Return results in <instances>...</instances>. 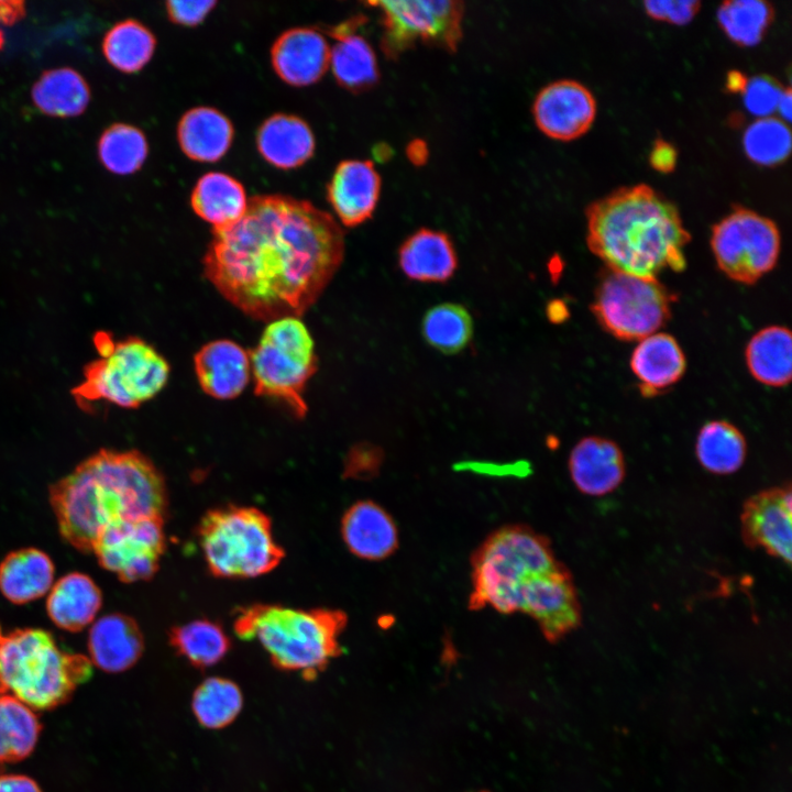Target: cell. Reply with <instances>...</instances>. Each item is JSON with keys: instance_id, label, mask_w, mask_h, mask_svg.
<instances>
[{"instance_id": "1", "label": "cell", "mask_w": 792, "mask_h": 792, "mask_svg": "<svg viewBox=\"0 0 792 792\" xmlns=\"http://www.w3.org/2000/svg\"><path fill=\"white\" fill-rule=\"evenodd\" d=\"M344 234L333 217L286 195L248 199L242 218L212 230L204 272L249 317L271 322L301 316L341 265Z\"/></svg>"}, {"instance_id": "2", "label": "cell", "mask_w": 792, "mask_h": 792, "mask_svg": "<svg viewBox=\"0 0 792 792\" xmlns=\"http://www.w3.org/2000/svg\"><path fill=\"white\" fill-rule=\"evenodd\" d=\"M50 504L62 538L91 553L98 535L124 519L161 518L167 510L165 480L138 450L100 449L50 486Z\"/></svg>"}, {"instance_id": "3", "label": "cell", "mask_w": 792, "mask_h": 792, "mask_svg": "<svg viewBox=\"0 0 792 792\" xmlns=\"http://www.w3.org/2000/svg\"><path fill=\"white\" fill-rule=\"evenodd\" d=\"M588 249L608 270L658 279L682 272L691 235L676 207L648 185L623 187L586 210Z\"/></svg>"}, {"instance_id": "4", "label": "cell", "mask_w": 792, "mask_h": 792, "mask_svg": "<svg viewBox=\"0 0 792 792\" xmlns=\"http://www.w3.org/2000/svg\"><path fill=\"white\" fill-rule=\"evenodd\" d=\"M346 622L339 609L255 604L239 610L233 627L241 639L257 640L276 668L312 680L341 652Z\"/></svg>"}, {"instance_id": "5", "label": "cell", "mask_w": 792, "mask_h": 792, "mask_svg": "<svg viewBox=\"0 0 792 792\" xmlns=\"http://www.w3.org/2000/svg\"><path fill=\"white\" fill-rule=\"evenodd\" d=\"M92 669L88 657L64 650L45 629L6 632L0 626V695L32 710H52L66 703Z\"/></svg>"}, {"instance_id": "6", "label": "cell", "mask_w": 792, "mask_h": 792, "mask_svg": "<svg viewBox=\"0 0 792 792\" xmlns=\"http://www.w3.org/2000/svg\"><path fill=\"white\" fill-rule=\"evenodd\" d=\"M469 607H492L502 614L518 609L522 585L532 576L561 565L549 540L522 525L502 527L475 550Z\"/></svg>"}, {"instance_id": "7", "label": "cell", "mask_w": 792, "mask_h": 792, "mask_svg": "<svg viewBox=\"0 0 792 792\" xmlns=\"http://www.w3.org/2000/svg\"><path fill=\"white\" fill-rule=\"evenodd\" d=\"M198 538L210 572L222 579H249L274 570L284 558L270 517L255 507L228 505L205 514Z\"/></svg>"}, {"instance_id": "8", "label": "cell", "mask_w": 792, "mask_h": 792, "mask_svg": "<svg viewBox=\"0 0 792 792\" xmlns=\"http://www.w3.org/2000/svg\"><path fill=\"white\" fill-rule=\"evenodd\" d=\"M169 371L168 362L150 343L129 337L87 363L84 380L72 394L87 410L97 402L133 409L164 388Z\"/></svg>"}, {"instance_id": "9", "label": "cell", "mask_w": 792, "mask_h": 792, "mask_svg": "<svg viewBox=\"0 0 792 792\" xmlns=\"http://www.w3.org/2000/svg\"><path fill=\"white\" fill-rule=\"evenodd\" d=\"M254 393L287 404L298 418L307 414L304 391L317 371L314 340L297 317L271 321L249 352Z\"/></svg>"}, {"instance_id": "10", "label": "cell", "mask_w": 792, "mask_h": 792, "mask_svg": "<svg viewBox=\"0 0 792 792\" xmlns=\"http://www.w3.org/2000/svg\"><path fill=\"white\" fill-rule=\"evenodd\" d=\"M674 296L658 279L612 270L601 275L591 310L619 340H641L667 323Z\"/></svg>"}, {"instance_id": "11", "label": "cell", "mask_w": 792, "mask_h": 792, "mask_svg": "<svg viewBox=\"0 0 792 792\" xmlns=\"http://www.w3.org/2000/svg\"><path fill=\"white\" fill-rule=\"evenodd\" d=\"M381 11V48L397 59L417 43L455 52L462 38L463 1L396 0L370 1Z\"/></svg>"}, {"instance_id": "12", "label": "cell", "mask_w": 792, "mask_h": 792, "mask_svg": "<svg viewBox=\"0 0 792 792\" xmlns=\"http://www.w3.org/2000/svg\"><path fill=\"white\" fill-rule=\"evenodd\" d=\"M781 237L777 224L737 207L712 230L711 248L718 268L730 279L754 284L777 264Z\"/></svg>"}, {"instance_id": "13", "label": "cell", "mask_w": 792, "mask_h": 792, "mask_svg": "<svg viewBox=\"0 0 792 792\" xmlns=\"http://www.w3.org/2000/svg\"><path fill=\"white\" fill-rule=\"evenodd\" d=\"M163 522L151 517L114 521L98 535L91 553L122 582L150 580L166 547Z\"/></svg>"}, {"instance_id": "14", "label": "cell", "mask_w": 792, "mask_h": 792, "mask_svg": "<svg viewBox=\"0 0 792 792\" xmlns=\"http://www.w3.org/2000/svg\"><path fill=\"white\" fill-rule=\"evenodd\" d=\"M532 617L549 641H558L581 624V605L570 572L557 569L530 578L521 587L518 609Z\"/></svg>"}, {"instance_id": "15", "label": "cell", "mask_w": 792, "mask_h": 792, "mask_svg": "<svg viewBox=\"0 0 792 792\" xmlns=\"http://www.w3.org/2000/svg\"><path fill=\"white\" fill-rule=\"evenodd\" d=\"M740 532L750 548L763 549L787 564L792 560V492L771 487L749 497L740 515Z\"/></svg>"}, {"instance_id": "16", "label": "cell", "mask_w": 792, "mask_h": 792, "mask_svg": "<svg viewBox=\"0 0 792 792\" xmlns=\"http://www.w3.org/2000/svg\"><path fill=\"white\" fill-rule=\"evenodd\" d=\"M532 114L538 129L547 136L571 141L591 128L596 116V101L581 82L557 80L538 92Z\"/></svg>"}, {"instance_id": "17", "label": "cell", "mask_w": 792, "mask_h": 792, "mask_svg": "<svg viewBox=\"0 0 792 792\" xmlns=\"http://www.w3.org/2000/svg\"><path fill=\"white\" fill-rule=\"evenodd\" d=\"M271 62L283 81L295 87L309 86L328 70L330 46L323 34L314 28H292L273 43Z\"/></svg>"}, {"instance_id": "18", "label": "cell", "mask_w": 792, "mask_h": 792, "mask_svg": "<svg viewBox=\"0 0 792 792\" xmlns=\"http://www.w3.org/2000/svg\"><path fill=\"white\" fill-rule=\"evenodd\" d=\"M381 186V176L373 162L344 160L328 183L327 199L345 227H356L372 217Z\"/></svg>"}, {"instance_id": "19", "label": "cell", "mask_w": 792, "mask_h": 792, "mask_svg": "<svg viewBox=\"0 0 792 792\" xmlns=\"http://www.w3.org/2000/svg\"><path fill=\"white\" fill-rule=\"evenodd\" d=\"M569 472L581 493L603 496L622 484L626 466L623 452L616 442L588 436L582 438L571 450Z\"/></svg>"}, {"instance_id": "20", "label": "cell", "mask_w": 792, "mask_h": 792, "mask_svg": "<svg viewBox=\"0 0 792 792\" xmlns=\"http://www.w3.org/2000/svg\"><path fill=\"white\" fill-rule=\"evenodd\" d=\"M365 20L364 15L358 14L329 30V34L337 41L330 48L329 66L337 82L355 94L373 88L380 80L375 52L371 44L356 33L358 26Z\"/></svg>"}, {"instance_id": "21", "label": "cell", "mask_w": 792, "mask_h": 792, "mask_svg": "<svg viewBox=\"0 0 792 792\" xmlns=\"http://www.w3.org/2000/svg\"><path fill=\"white\" fill-rule=\"evenodd\" d=\"M201 389L217 399L238 397L251 377L250 354L232 340H216L202 345L194 356Z\"/></svg>"}, {"instance_id": "22", "label": "cell", "mask_w": 792, "mask_h": 792, "mask_svg": "<svg viewBox=\"0 0 792 792\" xmlns=\"http://www.w3.org/2000/svg\"><path fill=\"white\" fill-rule=\"evenodd\" d=\"M87 646L92 666L106 672L118 673L138 662L144 650V639L132 617L113 613L94 623Z\"/></svg>"}, {"instance_id": "23", "label": "cell", "mask_w": 792, "mask_h": 792, "mask_svg": "<svg viewBox=\"0 0 792 792\" xmlns=\"http://www.w3.org/2000/svg\"><path fill=\"white\" fill-rule=\"evenodd\" d=\"M341 534L348 549L364 560L386 559L398 546V530L392 516L372 501L358 502L345 512Z\"/></svg>"}, {"instance_id": "24", "label": "cell", "mask_w": 792, "mask_h": 792, "mask_svg": "<svg viewBox=\"0 0 792 792\" xmlns=\"http://www.w3.org/2000/svg\"><path fill=\"white\" fill-rule=\"evenodd\" d=\"M630 369L644 396L651 397L676 384L685 373L684 352L674 337L652 333L638 341Z\"/></svg>"}, {"instance_id": "25", "label": "cell", "mask_w": 792, "mask_h": 792, "mask_svg": "<svg viewBox=\"0 0 792 792\" xmlns=\"http://www.w3.org/2000/svg\"><path fill=\"white\" fill-rule=\"evenodd\" d=\"M256 147L271 165L292 169L311 158L316 141L305 120L294 114L275 113L257 129Z\"/></svg>"}, {"instance_id": "26", "label": "cell", "mask_w": 792, "mask_h": 792, "mask_svg": "<svg viewBox=\"0 0 792 792\" xmlns=\"http://www.w3.org/2000/svg\"><path fill=\"white\" fill-rule=\"evenodd\" d=\"M398 264L413 280L443 283L453 276L458 258L454 245L444 232L422 228L400 245Z\"/></svg>"}, {"instance_id": "27", "label": "cell", "mask_w": 792, "mask_h": 792, "mask_svg": "<svg viewBox=\"0 0 792 792\" xmlns=\"http://www.w3.org/2000/svg\"><path fill=\"white\" fill-rule=\"evenodd\" d=\"M234 128L227 116L212 107L187 110L177 125V140L183 153L197 162H217L229 151Z\"/></svg>"}, {"instance_id": "28", "label": "cell", "mask_w": 792, "mask_h": 792, "mask_svg": "<svg viewBox=\"0 0 792 792\" xmlns=\"http://www.w3.org/2000/svg\"><path fill=\"white\" fill-rule=\"evenodd\" d=\"M101 604L102 594L94 580L84 573L72 572L51 587L46 610L57 627L76 632L94 622Z\"/></svg>"}, {"instance_id": "29", "label": "cell", "mask_w": 792, "mask_h": 792, "mask_svg": "<svg viewBox=\"0 0 792 792\" xmlns=\"http://www.w3.org/2000/svg\"><path fill=\"white\" fill-rule=\"evenodd\" d=\"M54 563L36 548L10 552L0 563V592L14 604H25L50 592Z\"/></svg>"}, {"instance_id": "30", "label": "cell", "mask_w": 792, "mask_h": 792, "mask_svg": "<svg viewBox=\"0 0 792 792\" xmlns=\"http://www.w3.org/2000/svg\"><path fill=\"white\" fill-rule=\"evenodd\" d=\"M190 205L194 212L210 223L213 230H221L242 218L248 197L243 185L231 175L209 172L197 180Z\"/></svg>"}, {"instance_id": "31", "label": "cell", "mask_w": 792, "mask_h": 792, "mask_svg": "<svg viewBox=\"0 0 792 792\" xmlns=\"http://www.w3.org/2000/svg\"><path fill=\"white\" fill-rule=\"evenodd\" d=\"M747 367L755 380L771 387L790 383L792 338L788 328L770 326L755 333L745 350Z\"/></svg>"}, {"instance_id": "32", "label": "cell", "mask_w": 792, "mask_h": 792, "mask_svg": "<svg viewBox=\"0 0 792 792\" xmlns=\"http://www.w3.org/2000/svg\"><path fill=\"white\" fill-rule=\"evenodd\" d=\"M695 454L698 463L710 473L728 475L738 471L747 455V443L741 431L726 420H712L700 429Z\"/></svg>"}, {"instance_id": "33", "label": "cell", "mask_w": 792, "mask_h": 792, "mask_svg": "<svg viewBox=\"0 0 792 792\" xmlns=\"http://www.w3.org/2000/svg\"><path fill=\"white\" fill-rule=\"evenodd\" d=\"M85 79L72 68L51 69L42 74L32 89L35 106L54 117L80 114L89 102Z\"/></svg>"}, {"instance_id": "34", "label": "cell", "mask_w": 792, "mask_h": 792, "mask_svg": "<svg viewBox=\"0 0 792 792\" xmlns=\"http://www.w3.org/2000/svg\"><path fill=\"white\" fill-rule=\"evenodd\" d=\"M168 637L174 650L199 669L216 664L230 649V639L223 628L209 619L175 626Z\"/></svg>"}, {"instance_id": "35", "label": "cell", "mask_w": 792, "mask_h": 792, "mask_svg": "<svg viewBox=\"0 0 792 792\" xmlns=\"http://www.w3.org/2000/svg\"><path fill=\"white\" fill-rule=\"evenodd\" d=\"M42 725L33 710L10 695H0V763L16 762L34 750Z\"/></svg>"}, {"instance_id": "36", "label": "cell", "mask_w": 792, "mask_h": 792, "mask_svg": "<svg viewBox=\"0 0 792 792\" xmlns=\"http://www.w3.org/2000/svg\"><path fill=\"white\" fill-rule=\"evenodd\" d=\"M155 46L154 34L145 25L132 19L113 25L102 43L108 62L123 73L141 70L152 58Z\"/></svg>"}, {"instance_id": "37", "label": "cell", "mask_w": 792, "mask_h": 792, "mask_svg": "<svg viewBox=\"0 0 792 792\" xmlns=\"http://www.w3.org/2000/svg\"><path fill=\"white\" fill-rule=\"evenodd\" d=\"M422 336L429 345L442 353H459L473 336L472 317L462 305L439 304L425 314Z\"/></svg>"}, {"instance_id": "38", "label": "cell", "mask_w": 792, "mask_h": 792, "mask_svg": "<svg viewBox=\"0 0 792 792\" xmlns=\"http://www.w3.org/2000/svg\"><path fill=\"white\" fill-rule=\"evenodd\" d=\"M243 705L240 688L224 678L206 679L193 695V712L198 723L209 729L228 726Z\"/></svg>"}, {"instance_id": "39", "label": "cell", "mask_w": 792, "mask_h": 792, "mask_svg": "<svg viewBox=\"0 0 792 792\" xmlns=\"http://www.w3.org/2000/svg\"><path fill=\"white\" fill-rule=\"evenodd\" d=\"M725 34L740 46L758 44L773 20L772 6L762 0H728L717 10Z\"/></svg>"}, {"instance_id": "40", "label": "cell", "mask_w": 792, "mask_h": 792, "mask_svg": "<svg viewBox=\"0 0 792 792\" xmlns=\"http://www.w3.org/2000/svg\"><path fill=\"white\" fill-rule=\"evenodd\" d=\"M148 145L144 133L130 124L116 123L101 135L99 158L107 169L129 175L140 169L146 160Z\"/></svg>"}, {"instance_id": "41", "label": "cell", "mask_w": 792, "mask_h": 792, "mask_svg": "<svg viewBox=\"0 0 792 792\" xmlns=\"http://www.w3.org/2000/svg\"><path fill=\"white\" fill-rule=\"evenodd\" d=\"M743 146L748 158L756 164L777 165L790 154L791 132L779 118H758L745 130Z\"/></svg>"}, {"instance_id": "42", "label": "cell", "mask_w": 792, "mask_h": 792, "mask_svg": "<svg viewBox=\"0 0 792 792\" xmlns=\"http://www.w3.org/2000/svg\"><path fill=\"white\" fill-rule=\"evenodd\" d=\"M783 88L779 82L766 75L755 76L747 80L743 90L746 109L758 118L772 117L777 112L778 102Z\"/></svg>"}, {"instance_id": "43", "label": "cell", "mask_w": 792, "mask_h": 792, "mask_svg": "<svg viewBox=\"0 0 792 792\" xmlns=\"http://www.w3.org/2000/svg\"><path fill=\"white\" fill-rule=\"evenodd\" d=\"M383 451L378 447L362 442L354 446L345 457L343 475L355 480H371L380 472Z\"/></svg>"}, {"instance_id": "44", "label": "cell", "mask_w": 792, "mask_h": 792, "mask_svg": "<svg viewBox=\"0 0 792 792\" xmlns=\"http://www.w3.org/2000/svg\"><path fill=\"white\" fill-rule=\"evenodd\" d=\"M701 3L694 0L645 1L649 16L672 24L683 25L690 22L700 10Z\"/></svg>"}, {"instance_id": "45", "label": "cell", "mask_w": 792, "mask_h": 792, "mask_svg": "<svg viewBox=\"0 0 792 792\" xmlns=\"http://www.w3.org/2000/svg\"><path fill=\"white\" fill-rule=\"evenodd\" d=\"M216 4V0H169L165 3L168 19L185 26L201 23Z\"/></svg>"}, {"instance_id": "46", "label": "cell", "mask_w": 792, "mask_h": 792, "mask_svg": "<svg viewBox=\"0 0 792 792\" xmlns=\"http://www.w3.org/2000/svg\"><path fill=\"white\" fill-rule=\"evenodd\" d=\"M650 164L659 172H671L676 164L675 148L667 141L658 140L650 153Z\"/></svg>"}, {"instance_id": "47", "label": "cell", "mask_w": 792, "mask_h": 792, "mask_svg": "<svg viewBox=\"0 0 792 792\" xmlns=\"http://www.w3.org/2000/svg\"><path fill=\"white\" fill-rule=\"evenodd\" d=\"M0 792H42L38 784L23 774H0Z\"/></svg>"}, {"instance_id": "48", "label": "cell", "mask_w": 792, "mask_h": 792, "mask_svg": "<svg viewBox=\"0 0 792 792\" xmlns=\"http://www.w3.org/2000/svg\"><path fill=\"white\" fill-rule=\"evenodd\" d=\"M24 14L23 2L0 1V22L10 24Z\"/></svg>"}, {"instance_id": "49", "label": "cell", "mask_w": 792, "mask_h": 792, "mask_svg": "<svg viewBox=\"0 0 792 792\" xmlns=\"http://www.w3.org/2000/svg\"><path fill=\"white\" fill-rule=\"evenodd\" d=\"M777 112L781 116L782 121L785 123L790 121L792 112V94L789 87L782 91L778 102Z\"/></svg>"}, {"instance_id": "50", "label": "cell", "mask_w": 792, "mask_h": 792, "mask_svg": "<svg viewBox=\"0 0 792 792\" xmlns=\"http://www.w3.org/2000/svg\"><path fill=\"white\" fill-rule=\"evenodd\" d=\"M407 153L413 163L421 164L427 158L428 151L424 142L414 141L409 144Z\"/></svg>"}, {"instance_id": "51", "label": "cell", "mask_w": 792, "mask_h": 792, "mask_svg": "<svg viewBox=\"0 0 792 792\" xmlns=\"http://www.w3.org/2000/svg\"><path fill=\"white\" fill-rule=\"evenodd\" d=\"M748 78L745 77L740 72H729L726 80L727 88L733 92H743Z\"/></svg>"}, {"instance_id": "52", "label": "cell", "mask_w": 792, "mask_h": 792, "mask_svg": "<svg viewBox=\"0 0 792 792\" xmlns=\"http://www.w3.org/2000/svg\"><path fill=\"white\" fill-rule=\"evenodd\" d=\"M2 45H3V35H2V32L0 31V48L2 47Z\"/></svg>"}]
</instances>
